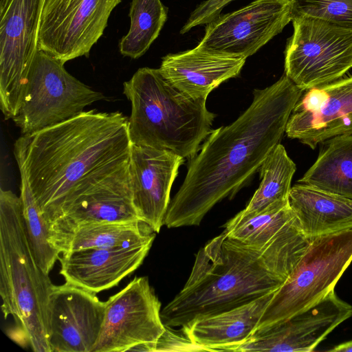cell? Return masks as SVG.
<instances>
[{
  "label": "cell",
  "mask_w": 352,
  "mask_h": 352,
  "mask_svg": "<svg viewBox=\"0 0 352 352\" xmlns=\"http://www.w3.org/2000/svg\"><path fill=\"white\" fill-rule=\"evenodd\" d=\"M19 172L20 197L27 238L36 263L45 274H49L59 259L60 252L51 242L50 226L34 199L25 173L21 169Z\"/></svg>",
  "instance_id": "27"
},
{
  "label": "cell",
  "mask_w": 352,
  "mask_h": 352,
  "mask_svg": "<svg viewBox=\"0 0 352 352\" xmlns=\"http://www.w3.org/2000/svg\"><path fill=\"white\" fill-rule=\"evenodd\" d=\"M131 104L128 119L132 144L194 157L212 132L215 115L206 99H195L171 85L159 69L142 67L123 84Z\"/></svg>",
  "instance_id": "5"
},
{
  "label": "cell",
  "mask_w": 352,
  "mask_h": 352,
  "mask_svg": "<svg viewBox=\"0 0 352 352\" xmlns=\"http://www.w3.org/2000/svg\"><path fill=\"white\" fill-rule=\"evenodd\" d=\"M234 0H206L201 3L190 14L180 34L188 32L192 28L208 24L221 14L223 8Z\"/></svg>",
  "instance_id": "29"
},
{
  "label": "cell",
  "mask_w": 352,
  "mask_h": 352,
  "mask_svg": "<svg viewBox=\"0 0 352 352\" xmlns=\"http://www.w3.org/2000/svg\"><path fill=\"white\" fill-rule=\"evenodd\" d=\"M184 159L172 152L132 144L133 202L140 219L158 233L164 225L173 184Z\"/></svg>",
  "instance_id": "16"
},
{
  "label": "cell",
  "mask_w": 352,
  "mask_h": 352,
  "mask_svg": "<svg viewBox=\"0 0 352 352\" xmlns=\"http://www.w3.org/2000/svg\"><path fill=\"white\" fill-rule=\"evenodd\" d=\"M153 241L127 246L91 248L63 253L60 274L65 282L95 294L116 286L137 270Z\"/></svg>",
  "instance_id": "17"
},
{
  "label": "cell",
  "mask_w": 352,
  "mask_h": 352,
  "mask_svg": "<svg viewBox=\"0 0 352 352\" xmlns=\"http://www.w3.org/2000/svg\"><path fill=\"white\" fill-rule=\"evenodd\" d=\"M292 0H255L206 25L197 47L247 58L292 21Z\"/></svg>",
  "instance_id": "12"
},
{
  "label": "cell",
  "mask_w": 352,
  "mask_h": 352,
  "mask_svg": "<svg viewBox=\"0 0 352 352\" xmlns=\"http://www.w3.org/2000/svg\"><path fill=\"white\" fill-rule=\"evenodd\" d=\"M276 291L234 308L197 319L182 327V331L193 343L208 351H232L254 334Z\"/></svg>",
  "instance_id": "20"
},
{
  "label": "cell",
  "mask_w": 352,
  "mask_h": 352,
  "mask_svg": "<svg viewBox=\"0 0 352 352\" xmlns=\"http://www.w3.org/2000/svg\"><path fill=\"white\" fill-rule=\"evenodd\" d=\"M156 232L143 221L99 222L87 224L57 240L60 253L86 248L127 246L154 241Z\"/></svg>",
  "instance_id": "23"
},
{
  "label": "cell",
  "mask_w": 352,
  "mask_h": 352,
  "mask_svg": "<svg viewBox=\"0 0 352 352\" xmlns=\"http://www.w3.org/2000/svg\"><path fill=\"white\" fill-rule=\"evenodd\" d=\"M161 302L148 277H135L105 301L101 331L91 352H124L142 344H155L165 330Z\"/></svg>",
  "instance_id": "10"
},
{
  "label": "cell",
  "mask_w": 352,
  "mask_h": 352,
  "mask_svg": "<svg viewBox=\"0 0 352 352\" xmlns=\"http://www.w3.org/2000/svg\"><path fill=\"white\" fill-rule=\"evenodd\" d=\"M285 51V75L306 90L338 80L352 68V28L322 20H292Z\"/></svg>",
  "instance_id": "8"
},
{
  "label": "cell",
  "mask_w": 352,
  "mask_h": 352,
  "mask_svg": "<svg viewBox=\"0 0 352 352\" xmlns=\"http://www.w3.org/2000/svg\"><path fill=\"white\" fill-rule=\"evenodd\" d=\"M296 166L285 147L278 144L265 159L258 171L261 182L248 206L239 215H248L272 204L289 199L291 184Z\"/></svg>",
  "instance_id": "24"
},
{
  "label": "cell",
  "mask_w": 352,
  "mask_h": 352,
  "mask_svg": "<svg viewBox=\"0 0 352 352\" xmlns=\"http://www.w3.org/2000/svg\"><path fill=\"white\" fill-rule=\"evenodd\" d=\"M246 58L193 49L163 57L159 68L175 87L195 99H207L222 82L239 75Z\"/></svg>",
  "instance_id": "18"
},
{
  "label": "cell",
  "mask_w": 352,
  "mask_h": 352,
  "mask_svg": "<svg viewBox=\"0 0 352 352\" xmlns=\"http://www.w3.org/2000/svg\"><path fill=\"white\" fill-rule=\"evenodd\" d=\"M128 33L119 43L122 55L136 59L144 55L159 36L168 18L161 0H132Z\"/></svg>",
  "instance_id": "25"
},
{
  "label": "cell",
  "mask_w": 352,
  "mask_h": 352,
  "mask_svg": "<svg viewBox=\"0 0 352 352\" xmlns=\"http://www.w3.org/2000/svg\"><path fill=\"white\" fill-rule=\"evenodd\" d=\"M302 92L284 74L272 85L255 89L251 104L234 122L212 130L190 159L164 225L199 226L216 204L232 197L280 143Z\"/></svg>",
  "instance_id": "2"
},
{
  "label": "cell",
  "mask_w": 352,
  "mask_h": 352,
  "mask_svg": "<svg viewBox=\"0 0 352 352\" xmlns=\"http://www.w3.org/2000/svg\"><path fill=\"white\" fill-rule=\"evenodd\" d=\"M285 133L311 149L330 138L352 134V76L304 90Z\"/></svg>",
  "instance_id": "13"
},
{
  "label": "cell",
  "mask_w": 352,
  "mask_h": 352,
  "mask_svg": "<svg viewBox=\"0 0 352 352\" xmlns=\"http://www.w3.org/2000/svg\"><path fill=\"white\" fill-rule=\"evenodd\" d=\"M311 239L296 216L266 243L242 241L223 231L196 254L184 287L161 311L163 324L182 328L278 290Z\"/></svg>",
  "instance_id": "3"
},
{
  "label": "cell",
  "mask_w": 352,
  "mask_h": 352,
  "mask_svg": "<svg viewBox=\"0 0 352 352\" xmlns=\"http://www.w3.org/2000/svg\"><path fill=\"white\" fill-rule=\"evenodd\" d=\"M329 352H352V340L334 346L328 349Z\"/></svg>",
  "instance_id": "31"
},
{
  "label": "cell",
  "mask_w": 352,
  "mask_h": 352,
  "mask_svg": "<svg viewBox=\"0 0 352 352\" xmlns=\"http://www.w3.org/2000/svg\"><path fill=\"white\" fill-rule=\"evenodd\" d=\"M50 308L52 352H91L101 331L105 302L65 282L54 285Z\"/></svg>",
  "instance_id": "15"
},
{
  "label": "cell",
  "mask_w": 352,
  "mask_h": 352,
  "mask_svg": "<svg viewBox=\"0 0 352 352\" xmlns=\"http://www.w3.org/2000/svg\"><path fill=\"white\" fill-rule=\"evenodd\" d=\"M351 262L352 228L312 238L290 276L274 294L254 334L317 305L335 289Z\"/></svg>",
  "instance_id": "6"
},
{
  "label": "cell",
  "mask_w": 352,
  "mask_h": 352,
  "mask_svg": "<svg viewBox=\"0 0 352 352\" xmlns=\"http://www.w3.org/2000/svg\"><path fill=\"white\" fill-rule=\"evenodd\" d=\"M128 119L92 109L16 140L19 169L50 227L76 201L129 173Z\"/></svg>",
  "instance_id": "1"
},
{
  "label": "cell",
  "mask_w": 352,
  "mask_h": 352,
  "mask_svg": "<svg viewBox=\"0 0 352 352\" xmlns=\"http://www.w3.org/2000/svg\"><path fill=\"white\" fill-rule=\"evenodd\" d=\"M45 0H1L0 103L5 119L20 109L28 74L38 50Z\"/></svg>",
  "instance_id": "9"
},
{
  "label": "cell",
  "mask_w": 352,
  "mask_h": 352,
  "mask_svg": "<svg viewBox=\"0 0 352 352\" xmlns=\"http://www.w3.org/2000/svg\"><path fill=\"white\" fill-rule=\"evenodd\" d=\"M207 351L203 346L193 343L185 337L174 333L170 328L165 330L155 344L154 351Z\"/></svg>",
  "instance_id": "30"
},
{
  "label": "cell",
  "mask_w": 352,
  "mask_h": 352,
  "mask_svg": "<svg viewBox=\"0 0 352 352\" xmlns=\"http://www.w3.org/2000/svg\"><path fill=\"white\" fill-rule=\"evenodd\" d=\"M49 274L37 265L27 238L22 202L0 190V294L5 318L12 316L25 344L34 352H52Z\"/></svg>",
  "instance_id": "4"
},
{
  "label": "cell",
  "mask_w": 352,
  "mask_h": 352,
  "mask_svg": "<svg viewBox=\"0 0 352 352\" xmlns=\"http://www.w3.org/2000/svg\"><path fill=\"white\" fill-rule=\"evenodd\" d=\"M65 63L38 50L32 61L19 112L12 119L22 135L68 120L105 98L71 75Z\"/></svg>",
  "instance_id": "7"
},
{
  "label": "cell",
  "mask_w": 352,
  "mask_h": 352,
  "mask_svg": "<svg viewBox=\"0 0 352 352\" xmlns=\"http://www.w3.org/2000/svg\"><path fill=\"white\" fill-rule=\"evenodd\" d=\"M289 201L311 239L352 228L351 199L298 183L290 189Z\"/></svg>",
  "instance_id": "21"
},
{
  "label": "cell",
  "mask_w": 352,
  "mask_h": 352,
  "mask_svg": "<svg viewBox=\"0 0 352 352\" xmlns=\"http://www.w3.org/2000/svg\"><path fill=\"white\" fill-rule=\"evenodd\" d=\"M291 17L316 19L352 28V0H292Z\"/></svg>",
  "instance_id": "28"
},
{
  "label": "cell",
  "mask_w": 352,
  "mask_h": 352,
  "mask_svg": "<svg viewBox=\"0 0 352 352\" xmlns=\"http://www.w3.org/2000/svg\"><path fill=\"white\" fill-rule=\"evenodd\" d=\"M295 216L289 199L279 201L253 214H236L224 225L223 232L242 241L266 243Z\"/></svg>",
  "instance_id": "26"
},
{
  "label": "cell",
  "mask_w": 352,
  "mask_h": 352,
  "mask_svg": "<svg viewBox=\"0 0 352 352\" xmlns=\"http://www.w3.org/2000/svg\"><path fill=\"white\" fill-rule=\"evenodd\" d=\"M122 0H45L38 48L66 63L87 56Z\"/></svg>",
  "instance_id": "11"
},
{
  "label": "cell",
  "mask_w": 352,
  "mask_h": 352,
  "mask_svg": "<svg viewBox=\"0 0 352 352\" xmlns=\"http://www.w3.org/2000/svg\"><path fill=\"white\" fill-rule=\"evenodd\" d=\"M352 317V305L335 289L310 309L250 337L232 351L311 352L343 322Z\"/></svg>",
  "instance_id": "14"
},
{
  "label": "cell",
  "mask_w": 352,
  "mask_h": 352,
  "mask_svg": "<svg viewBox=\"0 0 352 352\" xmlns=\"http://www.w3.org/2000/svg\"><path fill=\"white\" fill-rule=\"evenodd\" d=\"M320 144L316 160L298 183L352 199V134Z\"/></svg>",
  "instance_id": "22"
},
{
  "label": "cell",
  "mask_w": 352,
  "mask_h": 352,
  "mask_svg": "<svg viewBox=\"0 0 352 352\" xmlns=\"http://www.w3.org/2000/svg\"><path fill=\"white\" fill-rule=\"evenodd\" d=\"M138 220L141 219L133 202L129 172L84 195L69 206L50 226L51 242L54 245L61 237L87 224Z\"/></svg>",
  "instance_id": "19"
}]
</instances>
